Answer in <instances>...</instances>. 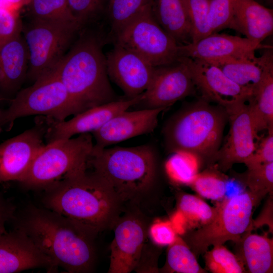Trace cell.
Listing matches in <instances>:
<instances>
[{"instance_id":"cell-24","label":"cell","mask_w":273,"mask_h":273,"mask_svg":"<svg viewBox=\"0 0 273 273\" xmlns=\"http://www.w3.org/2000/svg\"><path fill=\"white\" fill-rule=\"evenodd\" d=\"M262 50L263 53L259 57L255 56L250 59L227 60L211 64L218 67L238 85L253 90L266 73L273 69L272 48Z\"/></svg>"},{"instance_id":"cell-19","label":"cell","mask_w":273,"mask_h":273,"mask_svg":"<svg viewBox=\"0 0 273 273\" xmlns=\"http://www.w3.org/2000/svg\"><path fill=\"white\" fill-rule=\"evenodd\" d=\"M166 108H145L123 111L111 118L92 133L94 148L103 149L127 139L152 132L159 114Z\"/></svg>"},{"instance_id":"cell-7","label":"cell","mask_w":273,"mask_h":273,"mask_svg":"<svg viewBox=\"0 0 273 273\" xmlns=\"http://www.w3.org/2000/svg\"><path fill=\"white\" fill-rule=\"evenodd\" d=\"M94 146L90 133L46 144L21 183L29 188L45 189L70 173L87 168Z\"/></svg>"},{"instance_id":"cell-5","label":"cell","mask_w":273,"mask_h":273,"mask_svg":"<svg viewBox=\"0 0 273 273\" xmlns=\"http://www.w3.org/2000/svg\"><path fill=\"white\" fill-rule=\"evenodd\" d=\"M87 165L105 180L121 202L147 190L156 174L155 153L148 145L103 149L94 146Z\"/></svg>"},{"instance_id":"cell-22","label":"cell","mask_w":273,"mask_h":273,"mask_svg":"<svg viewBox=\"0 0 273 273\" xmlns=\"http://www.w3.org/2000/svg\"><path fill=\"white\" fill-rule=\"evenodd\" d=\"M236 30L261 44L273 32V10L255 0H236Z\"/></svg>"},{"instance_id":"cell-8","label":"cell","mask_w":273,"mask_h":273,"mask_svg":"<svg viewBox=\"0 0 273 273\" xmlns=\"http://www.w3.org/2000/svg\"><path fill=\"white\" fill-rule=\"evenodd\" d=\"M266 194L248 190L223 200L213 220L189 236L188 245L195 255L204 254L211 246L236 242L252 224L253 208Z\"/></svg>"},{"instance_id":"cell-42","label":"cell","mask_w":273,"mask_h":273,"mask_svg":"<svg viewBox=\"0 0 273 273\" xmlns=\"http://www.w3.org/2000/svg\"><path fill=\"white\" fill-rule=\"evenodd\" d=\"M15 208L0 194V233L6 231L5 224L14 218Z\"/></svg>"},{"instance_id":"cell-39","label":"cell","mask_w":273,"mask_h":273,"mask_svg":"<svg viewBox=\"0 0 273 273\" xmlns=\"http://www.w3.org/2000/svg\"><path fill=\"white\" fill-rule=\"evenodd\" d=\"M270 162H273V131L267 132L244 164L250 168Z\"/></svg>"},{"instance_id":"cell-32","label":"cell","mask_w":273,"mask_h":273,"mask_svg":"<svg viewBox=\"0 0 273 273\" xmlns=\"http://www.w3.org/2000/svg\"><path fill=\"white\" fill-rule=\"evenodd\" d=\"M206 268L213 273L246 272L238 256L223 245L213 246L204 253Z\"/></svg>"},{"instance_id":"cell-34","label":"cell","mask_w":273,"mask_h":273,"mask_svg":"<svg viewBox=\"0 0 273 273\" xmlns=\"http://www.w3.org/2000/svg\"><path fill=\"white\" fill-rule=\"evenodd\" d=\"M210 0H184L191 29L192 42L211 34L208 15Z\"/></svg>"},{"instance_id":"cell-26","label":"cell","mask_w":273,"mask_h":273,"mask_svg":"<svg viewBox=\"0 0 273 273\" xmlns=\"http://www.w3.org/2000/svg\"><path fill=\"white\" fill-rule=\"evenodd\" d=\"M247 104L256 133L273 131V69L255 87Z\"/></svg>"},{"instance_id":"cell-18","label":"cell","mask_w":273,"mask_h":273,"mask_svg":"<svg viewBox=\"0 0 273 273\" xmlns=\"http://www.w3.org/2000/svg\"><path fill=\"white\" fill-rule=\"evenodd\" d=\"M41 267L56 272L58 267L22 231L0 233V273H15Z\"/></svg>"},{"instance_id":"cell-14","label":"cell","mask_w":273,"mask_h":273,"mask_svg":"<svg viewBox=\"0 0 273 273\" xmlns=\"http://www.w3.org/2000/svg\"><path fill=\"white\" fill-rule=\"evenodd\" d=\"M230 129L211 163L225 171L236 163H242L254 152L256 133L247 102L234 106L228 110Z\"/></svg>"},{"instance_id":"cell-31","label":"cell","mask_w":273,"mask_h":273,"mask_svg":"<svg viewBox=\"0 0 273 273\" xmlns=\"http://www.w3.org/2000/svg\"><path fill=\"white\" fill-rule=\"evenodd\" d=\"M153 3V0H110L109 16L114 34Z\"/></svg>"},{"instance_id":"cell-9","label":"cell","mask_w":273,"mask_h":273,"mask_svg":"<svg viewBox=\"0 0 273 273\" xmlns=\"http://www.w3.org/2000/svg\"><path fill=\"white\" fill-rule=\"evenodd\" d=\"M152 6L145 9L114 35L115 44L158 67L171 64L181 56L179 45L157 22Z\"/></svg>"},{"instance_id":"cell-36","label":"cell","mask_w":273,"mask_h":273,"mask_svg":"<svg viewBox=\"0 0 273 273\" xmlns=\"http://www.w3.org/2000/svg\"><path fill=\"white\" fill-rule=\"evenodd\" d=\"M243 181L252 192L272 195L273 162L247 168Z\"/></svg>"},{"instance_id":"cell-44","label":"cell","mask_w":273,"mask_h":273,"mask_svg":"<svg viewBox=\"0 0 273 273\" xmlns=\"http://www.w3.org/2000/svg\"><path fill=\"white\" fill-rule=\"evenodd\" d=\"M259 4L265 6L266 7L269 8L271 7L273 4V0H255Z\"/></svg>"},{"instance_id":"cell-33","label":"cell","mask_w":273,"mask_h":273,"mask_svg":"<svg viewBox=\"0 0 273 273\" xmlns=\"http://www.w3.org/2000/svg\"><path fill=\"white\" fill-rule=\"evenodd\" d=\"M178 211L188 221L204 225L211 222L217 213V207H212L199 197L184 194L179 199Z\"/></svg>"},{"instance_id":"cell-4","label":"cell","mask_w":273,"mask_h":273,"mask_svg":"<svg viewBox=\"0 0 273 273\" xmlns=\"http://www.w3.org/2000/svg\"><path fill=\"white\" fill-rule=\"evenodd\" d=\"M211 103L200 98L170 119L163 130L169 151L191 152L211 163L222 144L228 113L221 106Z\"/></svg>"},{"instance_id":"cell-30","label":"cell","mask_w":273,"mask_h":273,"mask_svg":"<svg viewBox=\"0 0 273 273\" xmlns=\"http://www.w3.org/2000/svg\"><path fill=\"white\" fill-rule=\"evenodd\" d=\"M167 265L169 270L181 273H205L199 265L196 255L183 239L177 236L169 245Z\"/></svg>"},{"instance_id":"cell-16","label":"cell","mask_w":273,"mask_h":273,"mask_svg":"<svg viewBox=\"0 0 273 273\" xmlns=\"http://www.w3.org/2000/svg\"><path fill=\"white\" fill-rule=\"evenodd\" d=\"M105 56L109 77L128 98L138 96L147 89L156 67L116 44Z\"/></svg>"},{"instance_id":"cell-1","label":"cell","mask_w":273,"mask_h":273,"mask_svg":"<svg viewBox=\"0 0 273 273\" xmlns=\"http://www.w3.org/2000/svg\"><path fill=\"white\" fill-rule=\"evenodd\" d=\"M86 169L70 173L45 189L44 203L47 209L94 238L114 225L121 201L105 180Z\"/></svg>"},{"instance_id":"cell-6","label":"cell","mask_w":273,"mask_h":273,"mask_svg":"<svg viewBox=\"0 0 273 273\" xmlns=\"http://www.w3.org/2000/svg\"><path fill=\"white\" fill-rule=\"evenodd\" d=\"M79 113L65 85L53 70L17 93L10 107L1 111L0 123L2 127L7 126L10 130L14 121L21 117L42 115L62 121Z\"/></svg>"},{"instance_id":"cell-3","label":"cell","mask_w":273,"mask_h":273,"mask_svg":"<svg viewBox=\"0 0 273 273\" xmlns=\"http://www.w3.org/2000/svg\"><path fill=\"white\" fill-rule=\"evenodd\" d=\"M102 46L98 36L83 33L53 69L80 112L118 100Z\"/></svg>"},{"instance_id":"cell-21","label":"cell","mask_w":273,"mask_h":273,"mask_svg":"<svg viewBox=\"0 0 273 273\" xmlns=\"http://www.w3.org/2000/svg\"><path fill=\"white\" fill-rule=\"evenodd\" d=\"M29 56L21 34L0 44V92L10 95L27 77Z\"/></svg>"},{"instance_id":"cell-17","label":"cell","mask_w":273,"mask_h":273,"mask_svg":"<svg viewBox=\"0 0 273 273\" xmlns=\"http://www.w3.org/2000/svg\"><path fill=\"white\" fill-rule=\"evenodd\" d=\"M272 48L255 43L247 38L224 33H213L196 42L179 46L180 55L202 60L211 63L250 59L257 50Z\"/></svg>"},{"instance_id":"cell-10","label":"cell","mask_w":273,"mask_h":273,"mask_svg":"<svg viewBox=\"0 0 273 273\" xmlns=\"http://www.w3.org/2000/svg\"><path fill=\"white\" fill-rule=\"evenodd\" d=\"M80 28L75 24L35 20L22 28L29 56L27 77L35 81L52 71Z\"/></svg>"},{"instance_id":"cell-27","label":"cell","mask_w":273,"mask_h":273,"mask_svg":"<svg viewBox=\"0 0 273 273\" xmlns=\"http://www.w3.org/2000/svg\"><path fill=\"white\" fill-rule=\"evenodd\" d=\"M202 159L198 155L191 152H174L166 162V173L173 181L189 186L199 172Z\"/></svg>"},{"instance_id":"cell-28","label":"cell","mask_w":273,"mask_h":273,"mask_svg":"<svg viewBox=\"0 0 273 273\" xmlns=\"http://www.w3.org/2000/svg\"><path fill=\"white\" fill-rule=\"evenodd\" d=\"M28 6L32 20L72 23L81 28L70 12L67 0H31Z\"/></svg>"},{"instance_id":"cell-40","label":"cell","mask_w":273,"mask_h":273,"mask_svg":"<svg viewBox=\"0 0 273 273\" xmlns=\"http://www.w3.org/2000/svg\"><path fill=\"white\" fill-rule=\"evenodd\" d=\"M176 234L170 221H157L149 230L152 241L160 246H169L173 243L177 236Z\"/></svg>"},{"instance_id":"cell-43","label":"cell","mask_w":273,"mask_h":273,"mask_svg":"<svg viewBox=\"0 0 273 273\" xmlns=\"http://www.w3.org/2000/svg\"><path fill=\"white\" fill-rule=\"evenodd\" d=\"M31 0H0V7L19 11L23 6L28 5Z\"/></svg>"},{"instance_id":"cell-29","label":"cell","mask_w":273,"mask_h":273,"mask_svg":"<svg viewBox=\"0 0 273 273\" xmlns=\"http://www.w3.org/2000/svg\"><path fill=\"white\" fill-rule=\"evenodd\" d=\"M228 178L216 166L212 165L199 172L189 185L202 197L220 200L225 194Z\"/></svg>"},{"instance_id":"cell-25","label":"cell","mask_w":273,"mask_h":273,"mask_svg":"<svg viewBox=\"0 0 273 273\" xmlns=\"http://www.w3.org/2000/svg\"><path fill=\"white\" fill-rule=\"evenodd\" d=\"M152 11L159 24L179 46L192 42L184 0H153Z\"/></svg>"},{"instance_id":"cell-45","label":"cell","mask_w":273,"mask_h":273,"mask_svg":"<svg viewBox=\"0 0 273 273\" xmlns=\"http://www.w3.org/2000/svg\"><path fill=\"white\" fill-rule=\"evenodd\" d=\"M1 111H0V119H1ZM2 127L1 125V123H0V132L2 131Z\"/></svg>"},{"instance_id":"cell-2","label":"cell","mask_w":273,"mask_h":273,"mask_svg":"<svg viewBox=\"0 0 273 273\" xmlns=\"http://www.w3.org/2000/svg\"><path fill=\"white\" fill-rule=\"evenodd\" d=\"M16 228L58 267L70 273L92 270L96 256L94 238L59 214L48 209L30 208Z\"/></svg>"},{"instance_id":"cell-23","label":"cell","mask_w":273,"mask_h":273,"mask_svg":"<svg viewBox=\"0 0 273 273\" xmlns=\"http://www.w3.org/2000/svg\"><path fill=\"white\" fill-rule=\"evenodd\" d=\"M252 223L235 242L236 255L251 273L273 271V240L266 235L252 233Z\"/></svg>"},{"instance_id":"cell-11","label":"cell","mask_w":273,"mask_h":273,"mask_svg":"<svg viewBox=\"0 0 273 273\" xmlns=\"http://www.w3.org/2000/svg\"><path fill=\"white\" fill-rule=\"evenodd\" d=\"M200 98L221 106L226 110L246 102L253 90L230 79L218 67L198 59L184 57Z\"/></svg>"},{"instance_id":"cell-20","label":"cell","mask_w":273,"mask_h":273,"mask_svg":"<svg viewBox=\"0 0 273 273\" xmlns=\"http://www.w3.org/2000/svg\"><path fill=\"white\" fill-rule=\"evenodd\" d=\"M110 249L109 273H129L138 265L143 251L145 230L142 222L133 216L117 219Z\"/></svg>"},{"instance_id":"cell-41","label":"cell","mask_w":273,"mask_h":273,"mask_svg":"<svg viewBox=\"0 0 273 273\" xmlns=\"http://www.w3.org/2000/svg\"><path fill=\"white\" fill-rule=\"evenodd\" d=\"M272 195L266 202L262 211L256 218L252 219V225L253 229L261 227L264 225H267L270 233L273 231V219H272Z\"/></svg>"},{"instance_id":"cell-12","label":"cell","mask_w":273,"mask_h":273,"mask_svg":"<svg viewBox=\"0 0 273 273\" xmlns=\"http://www.w3.org/2000/svg\"><path fill=\"white\" fill-rule=\"evenodd\" d=\"M33 127L0 144V183H21L35 157L46 145L47 123L45 117Z\"/></svg>"},{"instance_id":"cell-37","label":"cell","mask_w":273,"mask_h":273,"mask_svg":"<svg viewBox=\"0 0 273 273\" xmlns=\"http://www.w3.org/2000/svg\"><path fill=\"white\" fill-rule=\"evenodd\" d=\"M19 11L0 7V44L21 34Z\"/></svg>"},{"instance_id":"cell-13","label":"cell","mask_w":273,"mask_h":273,"mask_svg":"<svg viewBox=\"0 0 273 273\" xmlns=\"http://www.w3.org/2000/svg\"><path fill=\"white\" fill-rule=\"evenodd\" d=\"M196 88L184 57L166 65L156 67L151 82L140 104L146 108H167L195 95Z\"/></svg>"},{"instance_id":"cell-35","label":"cell","mask_w":273,"mask_h":273,"mask_svg":"<svg viewBox=\"0 0 273 273\" xmlns=\"http://www.w3.org/2000/svg\"><path fill=\"white\" fill-rule=\"evenodd\" d=\"M236 0H210L208 22L211 33L230 28L236 30Z\"/></svg>"},{"instance_id":"cell-15","label":"cell","mask_w":273,"mask_h":273,"mask_svg":"<svg viewBox=\"0 0 273 273\" xmlns=\"http://www.w3.org/2000/svg\"><path fill=\"white\" fill-rule=\"evenodd\" d=\"M143 98V93L134 98L117 100L86 109L67 121H58L45 117L47 144L68 139L77 134L93 133L115 115L140 104Z\"/></svg>"},{"instance_id":"cell-38","label":"cell","mask_w":273,"mask_h":273,"mask_svg":"<svg viewBox=\"0 0 273 273\" xmlns=\"http://www.w3.org/2000/svg\"><path fill=\"white\" fill-rule=\"evenodd\" d=\"M102 1L67 0V3L71 13L81 27L100 10Z\"/></svg>"}]
</instances>
